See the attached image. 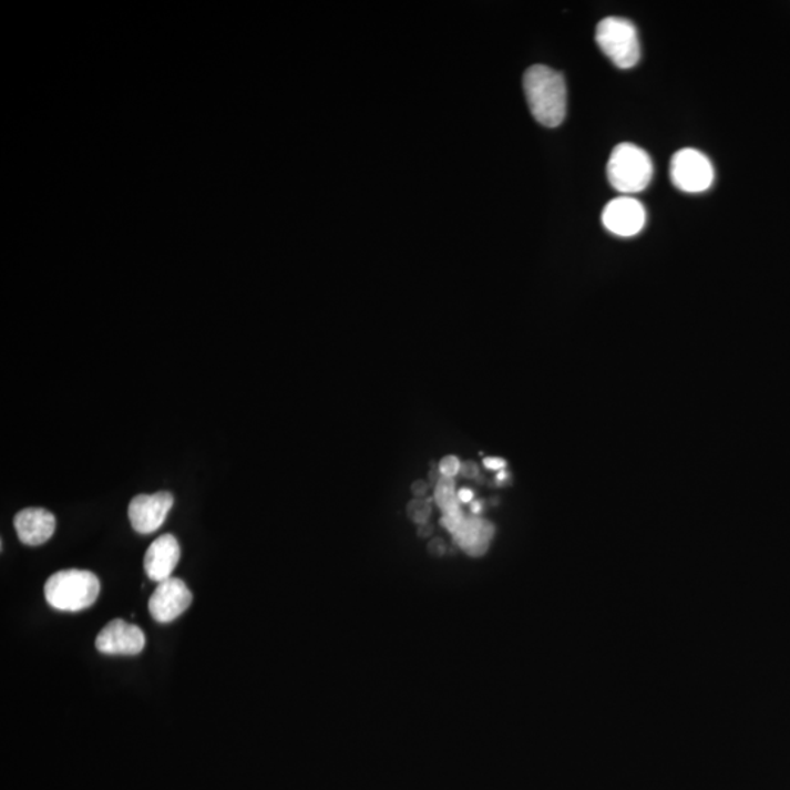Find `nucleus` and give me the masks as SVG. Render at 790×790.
<instances>
[{
	"mask_svg": "<svg viewBox=\"0 0 790 790\" xmlns=\"http://www.w3.org/2000/svg\"><path fill=\"white\" fill-rule=\"evenodd\" d=\"M192 601H194V596L185 582L171 577L158 583V586L155 587L148 602L150 614L157 623L168 624L185 614Z\"/></svg>",
	"mask_w": 790,
	"mask_h": 790,
	"instance_id": "nucleus-6",
	"label": "nucleus"
},
{
	"mask_svg": "<svg viewBox=\"0 0 790 790\" xmlns=\"http://www.w3.org/2000/svg\"><path fill=\"white\" fill-rule=\"evenodd\" d=\"M650 155L634 144H619L612 151L606 173L612 188L620 194H637L650 185L653 179Z\"/></svg>",
	"mask_w": 790,
	"mask_h": 790,
	"instance_id": "nucleus-3",
	"label": "nucleus"
},
{
	"mask_svg": "<svg viewBox=\"0 0 790 790\" xmlns=\"http://www.w3.org/2000/svg\"><path fill=\"white\" fill-rule=\"evenodd\" d=\"M18 537L29 546H40L53 536L57 519L44 509H25L13 519Z\"/></svg>",
	"mask_w": 790,
	"mask_h": 790,
	"instance_id": "nucleus-11",
	"label": "nucleus"
},
{
	"mask_svg": "<svg viewBox=\"0 0 790 790\" xmlns=\"http://www.w3.org/2000/svg\"><path fill=\"white\" fill-rule=\"evenodd\" d=\"M98 575L85 570H62L44 584V597L53 609L80 612L93 606L100 595Z\"/></svg>",
	"mask_w": 790,
	"mask_h": 790,
	"instance_id": "nucleus-2",
	"label": "nucleus"
},
{
	"mask_svg": "<svg viewBox=\"0 0 790 790\" xmlns=\"http://www.w3.org/2000/svg\"><path fill=\"white\" fill-rule=\"evenodd\" d=\"M456 496H459L460 502H464V504H469V502L473 501L474 493H473V491H470V490H461L459 492V495H456Z\"/></svg>",
	"mask_w": 790,
	"mask_h": 790,
	"instance_id": "nucleus-20",
	"label": "nucleus"
},
{
	"mask_svg": "<svg viewBox=\"0 0 790 790\" xmlns=\"http://www.w3.org/2000/svg\"><path fill=\"white\" fill-rule=\"evenodd\" d=\"M602 222L616 236H636L646 225V209L640 201L628 195L619 196L603 209Z\"/></svg>",
	"mask_w": 790,
	"mask_h": 790,
	"instance_id": "nucleus-9",
	"label": "nucleus"
},
{
	"mask_svg": "<svg viewBox=\"0 0 790 790\" xmlns=\"http://www.w3.org/2000/svg\"><path fill=\"white\" fill-rule=\"evenodd\" d=\"M173 495L171 492L151 493V495H138L131 501L130 522L132 529L141 534L157 532L166 522L168 513L173 506Z\"/></svg>",
	"mask_w": 790,
	"mask_h": 790,
	"instance_id": "nucleus-7",
	"label": "nucleus"
},
{
	"mask_svg": "<svg viewBox=\"0 0 790 790\" xmlns=\"http://www.w3.org/2000/svg\"><path fill=\"white\" fill-rule=\"evenodd\" d=\"M491 523L478 517L464 519L461 526L455 530L454 538L456 545L463 547L469 555L482 556L490 547V542L493 536Z\"/></svg>",
	"mask_w": 790,
	"mask_h": 790,
	"instance_id": "nucleus-12",
	"label": "nucleus"
},
{
	"mask_svg": "<svg viewBox=\"0 0 790 790\" xmlns=\"http://www.w3.org/2000/svg\"><path fill=\"white\" fill-rule=\"evenodd\" d=\"M670 179L687 194H701L714 185V164L700 151L680 150L670 162Z\"/></svg>",
	"mask_w": 790,
	"mask_h": 790,
	"instance_id": "nucleus-5",
	"label": "nucleus"
},
{
	"mask_svg": "<svg viewBox=\"0 0 790 790\" xmlns=\"http://www.w3.org/2000/svg\"><path fill=\"white\" fill-rule=\"evenodd\" d=\"M412 491L415 496H423L428 491V485L423 481H418L413 483Z\"/></svg>",
	"mask_w": 790,
	"mask_h": 790,
	"instance_id": "nucleus-19",
	"label": "nucleus"
},
{
	"mask_svg": "<svg viewBox=\"0 0 790 790\" xmlns=\"http://www.w3.org/2000/svg\"><path fill=\"white\" fill-rule=\"evenodd\" d=\"M409 515L415 523H427L429 515H431V505H429V501H413L412 504L409 505Z\"/></svg>",
	"mask_w": 790,
	"mask_h": 790,
	"instance_id": "nucleus-14",
	"label": "nucleus"
},
{
	"mask_svg": "<svg viewBox=\"0 0 790 790\" xmlns=\"http://www.w3.org/2000/svg\"><path fill=\"white\" fill-rule=\"evenodd\" d=\"M496 479H497V482L505 481V479H506V473H505V472H500V474H497V478H496Z\"/></svg>",
	"mask_w": 790,
	"mask_h": 790,
	"instance_id": "nucleus-23",
	"label": "nucleus"
},
{
	"mask_svg": "<svg viewBox=\"0 0 790 790\" xmlns=\"http://www.w3.org/2000/svg\"><path fill=\"white\" fill-rule=\"evenodd\" d=\"M481 510H482V502H472L473 514L481 513Z\"/></svg>",
	"mask_w": 790,
	"mask_h": 790,
	"instance_id": "nucleus-21",
	"label": "nucleus"
},
{
	"mask_svg": "<svg viewBox=\"0 0 790 790\" xmlns=\"http://www.w3.org/2000/svg\"><path fill=\"white\" fill-rule=\"evenodd\" d=\"M460 461L456 456H445V459L441 461L440 473L445 478L455 476L456 473H460Z\"/></svg>",
	"mask_w": 790,
	"mask_h": 790,
	"instance_id": "nucleus-15",
	"label": "nucleus"
},
{
	"mask_svg": "<svg viewBox=\"0 0 790 790\" xmlns=\"http://www.w3.org/2000/svg\"><path fill=\"white\" fill-rule=\"evenodd\" d=\"M428 533H432V527L427 526V524H422V527H420V534H422V536H428Z\"/></svg>",
	"mask_w": 790,
	"mask_h": 790,
	"instance_id": "nucleus-22",
	"label": "nucleus"
},
{
	"mask_svg": "<svg viewBox=\"0 0 790 790\" xmlns=\"http://www.w3.org/2000/svg\"><path fill=\"white\" fill-rule=\"evenodd\" d=\"M429 550H431L432 554H435V555L444 554V551H445L444 543H442V541H440V538H435V541H433L431 543V545H429Z\"/></svg>",
	"mask_w": 790,
	"mask_h": 790,
	"instance_id": "nucleus-18",
	"label": "nucleus"
},
{
	"mask_svg": "<svg viewBox=\"0 0 790 790\" xmlns=\"http://www.w3.org/2000/svg\"><path fill=\"white\" fill-rule=\"evenodd\" d=\"M181 560V546L173 534H163L151 543L144 558V568L151 582L171 578Z\"/></svg>",
	"mask_w": 790,
	"mask_h": 790,
	"instance_id": "nucleus-10",
	"label": "nucleus"
},
{
	"mask_svg": "<svg viewBox=\"0 0 790 790\" xmlns=\"http://www.w3.org/2000/svg\"><path fill=\"white\" fill-rule=\"evenodd\" d=\"M460 473L463 474L464 478H474L478 474V465L472 463V461H468V463L460 465Z\"/></svg>",
	"mask_w": 790,
	"mask_h": 790,
	"instance_id": "nucleus-16",
	"label": "nucleus"
},
{
	"mask_svg": "<svg viewBox=\"0 0 790 790\" xmlns=\"http://www.w3.org/2000/svg\"><path fill=\"white\" fill-rule=\"evenodd\" d=\"M95 647L100 653L112 656L140 655L145 647L143 629L123 619H113L99 633Z\"/></svg>",
	"mask_w": 790,
	"mask_h": 790,
	"instance_id": "nucleus-8",
	"label": "nucleus"
},
{
	"mask_svg": "<svg viewBox=\"0 0 790 790\" xmlns=\"http://www.w3.org/2000/svg\"><path fill=\"white\" fill-rule=\"evenodd\" d=\"M530 112L541 125L556 127L566 116V84L563 74L545 65L529 68L523 78Z\"/></svg>",
	"mask_w": 790,
	"mask_h": 790,
	"instance_id": "nucleus-1",
	"label": "nucleus"
},
{
	"mask_svg": "<svg viewBox=\"0 0 790 790\" xmlns=\"http://www.w3.org/2000/svg\"><path fill=\"white\" fill-rule=\"evenodd\" d=\"M483 463H485L486 468L491 470H502L505 468V461L496 459V456H490V459H485Z\"/></svg>",
	"mask_w": 790,
	"mask_h": 790,
	"instance_id": "nucleus-17",
	"label": "nucleus"
},
{
	"mask_svg": "<svg viewBox=\"0 0 790 790\" xmlns=\"http://www.w3.org/2000/svg\"><path fill=\"white\" fill-rule=\"evenodd\" d=\"M435 500L438 505L444 511V514L460 510V500L459 496H455L454 481H452V478H440L437 485Z\"/></svg>",
	"mask_w": 790,
	"mask_h": 790,
	"instance_id": "nucleus-13",
	"label": "nucleus"
},
{
	"mask_svg": "<svg viewBox=\"0 0 790 790\" xmlns=\"http://www.w3.org/2000/svg\"><path fill=\"white\" fill-rule=\"evenodd\" d=\"M596 43L619 70H629L640 61L642 48L636 25L625 18L609 17L601 21L596 29Z\"/></svg>",
	"mask_w": 790,
	"mask_h": 790,
	"instance_id": "nucleus-4",
	"label": "nucleus"
}]
</instances>
